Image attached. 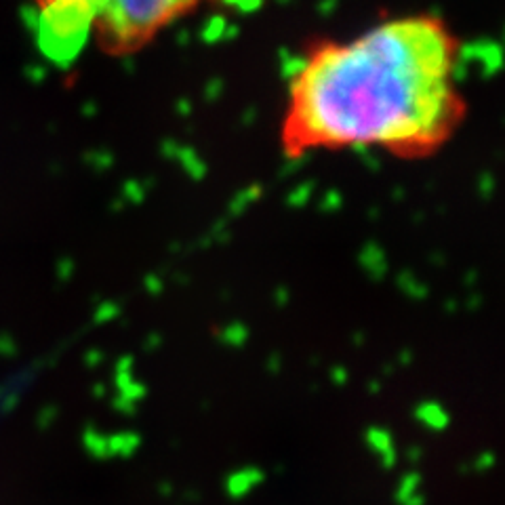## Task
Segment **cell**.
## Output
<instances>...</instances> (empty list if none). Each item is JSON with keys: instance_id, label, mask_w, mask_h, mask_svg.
<instances>
[{"instance_id": "cell-1", "label": "cell", "mask_w": 505, "mask_h": 505, "mask_svg": "<svg viewBox=\"0 0 505 505\" xmlns=\"http://www.w3.org/2000/svg\"><path fill=\"white\" fill-rule=\"evenodd\" d=\"M457 40L442 19L407 15L316 47L291 81L286 141L297 148L425 150L459 110Z\"/></svg>"}, {"instance_id": "cell-2", "label": "cell", "mask_w": 505, "mask_h": 505, "mask_svg": "<svg viewBox=\"0 0 505 505\" xmlns=\"http://www.w3.org/2000/svg\"><path fill=\"white\" fill-rule=\"evenodd\" d=\"M42 2V0H38ZM93 15V28L112 49L127 51L168 25L200 0H76Z\"/></svg>"}, {"instance_id": "cell-3", "label": "cell", "mask_w": 505, "mask_h": 505, "mask_svg": "<svg viewBox=\"0 0 505 505\" xmlns=\"http://www.w3.org/2000/svg\"><path fill=\"white\" fill-rule=\"evenodd\" d=\"M38 6V38L42 49L55 59L74 57L93 30L88 8L76 0H42Z\"/></svg>"}, {"instance_id": "cell-4", "label": "cell", "mask_w": 505, "mask_h": 505, "mask_svg": "<svg viewBox=\"0 0 505 505\" xmlns=\"http://www.w3.org/2000/svg\"><path fill=\"white\" fill-rule=\"evenodd\" d=\"M263 472L259 468H243V470H236L232 472L228 478H226V493L228 497L232 499H245L249 497L255 489L261 487L263 482Z\"/></svg>"}, {"instance_id": "cell-5", "label": "cell", "mask_w": 505, "mask_h": 505, "mask_svg": "<svg viewBox=\"0 0 505 505\" xmlns=\"http://www.w3.org/2000/svg\"><path fill=\"white\" fill-rule=\"evenodd\" d=\"M366 442L371 446V451L379 457L383 468H394L396 465V446L392 436L385 429H371L366 434Z\"/></svg>"}, {"instance_id": "cell-6", "label": "cell", "mask_w": 505, "mask_h": 505, "mask_svg": "<svg viewBox=\"0 0 505 505\" xmlns=\"http://www.w3.org/2000/svg\"><path fill=\"white\" fill-rule=\"evenodd\" d=\"M421 476L417 472H409L398 480L394 499L398 505H425V497L421 495Z\"/></svg>"}, {"instance_id": "cell-7", "label": "cell", "mask_w": 505, "mask_h": 505, "mask_svg": "<svg viewBox=\"0 0 505 505\" xmlns=\"http://www.w3.org/2000/svg\"><path fill=\"white\" fill-rule=\"evenodd\" d=\"M417 419H419L425 427H429V429H444V427L448 425V415H446L440 407H436V405H425V407H421L419 413H417Z\"/></svg>"}, {"instance_id": "cell-8", "label": "cell", "mask_w": 505, "mask_h": 505, "mask_svg": "<svg viewBox=\"0 0 505 505\" xmlns=\"http://www.w3.org/2000/svg\"><path fill=\"white\" fill-rule=\"evenodd\" d=\"M493 463H495V459H493V455L491 453H484V455H480L478 459H476V470L478 472H487L489 468H493Z\"/></svg>"}]
</instances>
